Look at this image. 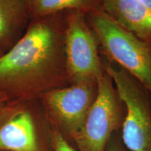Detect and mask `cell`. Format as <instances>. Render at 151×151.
<instances>
[{
  "instance_id": "cell-1",
  "label": "cell",
  "mask_w": 151,
  "mask_h": 151,
  "mask_svg": "<svg viewBox=\"0 0 151 151\" xmlns=\"http://www.w3.org/2000/svg\"><path fill=\"white\" fill-rule=\"evenodd\" d=\"M58 14L31 19L16 44L0 56V94L9 101H29L68 81L65 25Z\"/></svg>"
},
{
  "instance_id": "cell-2",
  "label": "cell",
  "mask_w": 151,
  "mask_h": 151,
  "mask_svg": "<svg viewBox=\"0 0 151 151\" xmlns=\"http://www.w3.org/2000/svg\"><path fill=\"white\" fill-rule=\"evenodd\" d=\"M91 20L106 53L151 94V43L122 27L104 11H94Z\"/></svg>"
},
{
  "instance_id": "cell-3",
  "label": "cell",
  "mask_w": 151,
  "mask_h": 151,
  "mask_svg": "<svg viewBox=\"0 0 151 151\" xmlns=\"http://www.w3.org/2000/svg\"><path fill=\"white\" fill-rule=\"evenodd\" d=\"M124 106L120 137L129 151H151V94L122 69L106 66Z\"/></svg>"
},
{
  "instance_id": "cell-4",
  "label": "cell",
  "mask_w": 151,
  "mask_h": 151,
  "mask_svg": "<svg viewBox=\"0 0 151 151\" xmlns=\"http://www.w3.org/2000/svg\"><path fill=\"white\" fill-rule=\"evenodd\" d=\"M97 95L83 125L71 142L77 151H106L112 135L121 130L123 103L106 72L97 79Z\"/></svg>"
},
{
  "instance_id": "cell-5",
  "label": "cell",
  "mask_w": 151,
  "mask_h": 151,
  "mask_svg": "<svg viewBox=\"0 0 151 151\" xmlns=\"http://www.w3.org/2000/svg\"><path fill=\"white\" fill-rule=\"evenodd\" d=\"M97 91V82L83 81L51 90L39 97L54 129L70 144L83 125Z\"/></svg>"
},
{
  "instance_id": "cell-6",
  "label": "cell",
  "mask_w": 151,
  "mask_h": 151,
  "mask_svg": "<svg viewBox=\"0 0 151 151\" xmlns=\"http://www.w3.org/2000/svg\"><path fill=\"white\" fill-rule=\"evenodd\" d=\"M65 53L69 81H94L103 74L95 37L81 12L71 14L65 24Z\"/></svg>"
},
{
  "instance_id": "cell-7",
  "label": "cell",
  "mask_w": 151,
  "mask_h": 151,
  "mask_svg": "<svg viewBox=\"0 0 151 151\" xmlns=\"http://www.w3.org/2000/svg\"><path fill=\"white\" fill-rule=\"evenodd\" d=\"M0 150L39 151L35 120L29 110L7 103L0 116Z\"/></svg>"
},
{
  "instance_id": "cell-8",
  "label": "cell",
  "mask_w": 151,
  "mask_h": 151,
  "mask_svg": "<svg viewBox=\"0 0 151 151\" xmlns=\"http://www.w3.org/2000/svg\"><path fill=\"white\" fill-rule=\"evenodd\" d=\"M105 12L122 27L151 43V11L139 0H102Z\"/></svg>"
},
{
  "instance_id": "cell-9",
  "label": "cell",
  "mask_w": 151,
  "mask_h": 151,
  "mask_svg": "<svg viewBox=\"0 0 151 151\" xmlns=\"http://www.w3.org/2000/svg\"><path fill=\"white\" fill-rule=\"evenodd\" d=\"M30 20L27 0H0V56L18 42Z\"/></svg>"
},
{
  "instance_id": "cell-10",
  "label": "cell",
  "mask_w": 151,
  "mask_h": 151,
  "mask_svg": "<svg viewBox=\"0 0 151 151\" xmlns=\"http://www.w3.org/2000/svg\"><path fill=\"white\" fill-rule=\"evenodd\" d=\"M92 0H27L31 19H39L59 14L67 9L88 7Z\"/></svg>"
},
{
  "instance_id": "cell-11",
  "label": "cell",
  "mask_w": 151,
  "mask_h": 151,
  "mask_svg": "<svg viewBox=\"0 0 151 151\" xmlns=\"http://www.w3.org/2000/svg\"><path fill=\"white\" fill-rule=\"evenodd\" d=\"M50 139L52 151H77L74 147L54 128L50 132Z\"/></svg>"
},
{
  "instance_id": "cell-12",
  "label": "cell",
  "mask_w": 151,
  "mask_h": 151,
  "mask_svg": "<svg viewBox=\"0 0 151 151\" xmlns=\"http://www.w3.org/2000/svg\"><path fill=\"white\" fill-rule=\"evenodd\" d=\"M106 151H129L122 143L120 132H116L112 135L107 144Z\"/></svg>"
},
{
  "instance_id": "cell-13",
  "label": "cell",
  "mask_w": 151,
  "mask_h": 151,
  "mask_svg": "<svg viewBox=\"0 0 151 151\" xmlns=\"http://www.w3.org/2000/svg\"><path fill=\"white\" fill-rule=\"evenodd\" d=\"M8 100L4 97V96L0 94V116H1V113H2L4 109L6 106L7 103H8Z\"/></svg>"
},
{
  "instance_id": "cell-14",
  "label": "cell",
  "mask_w": 151,
  "mask_h": 151,
  "mask_svg": "<svg viewBox=\"0 0 151 151\" xmlns=\"http://www.w3.org/2000/svg\"><path fill=\"white\" fill-rule=\"evenodd\" d=\"M139 1L151 11V0H139Z\"/></svg>"
}]
</instances>
